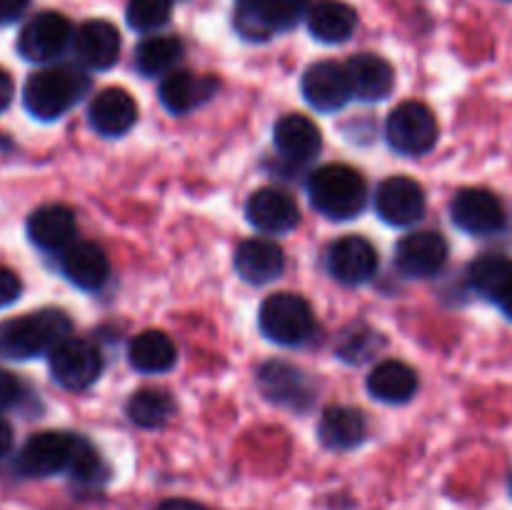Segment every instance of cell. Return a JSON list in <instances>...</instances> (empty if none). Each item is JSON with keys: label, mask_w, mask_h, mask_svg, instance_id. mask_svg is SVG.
<instances>
[{"label": "cell", "mask_w": 512, "mask_h": 510, "mask_svg": "<svg viewBox=\"0 0 512 510\" xmlns=\"http://www.w3.org/2000/svg\"><path fill=\"white\" fill-rule=\"evenodd\" d=\"M303 95L320 113H335L343 108L353 98L345 65L333 63V60L310 65L303 75Z\"/></svg>", "instance_id": "5bb4252c"}, {"label": "cell", "mask_w": 512, "mask_h": 510, "mask_svg": "<svg viewBox=\"0 0 512 510\" xmlns=\"http://www.w3.org/2000/svg\"><path fill=\"white\" fill-rule=\"evenodd\" d=\"M173 13V0H130L125 18L128 25L138 33H150V30L163 28Z\"/></svg>", "instance_id": "1f68e13d"}, {"label": "cell", "mask_w": 512, "mask_h": 510, "mask_svg": "<svg viewBox=\"0 0 512 510\" xmlns=\"http://www.w3.org/2000/svg\"><path fill=\"white\" fill-rule=\"evenodd\" d=\"M388 140L398 153L423 155L438 143V120L418 100L400 103L388 118Z\"/></svg>", "instance_id": "8992f818"}, {"label": "cell", "mask_w": 512, "mask_h": 510, "mask_svg": "<svg viewBox=\"0 0 512 510\" xmlns=\"http://www.w3.org/2000/svg\"><path fill=\"white\" fill-rule=\"evenodd\" d=\"M183 55V43L173 35H153L145 38L135 50V68L145 75V78H158V75L168 73Z\"/></svg>", "instance_id": "f546056e"}, {"label": "cell", "mask_w": 512, "mask_h": 510, "mask_svg": "<svg viewBox=\"0 0 512 510\" xmlns=\"http://www.w3.org/2000/svg\"><path fill=\"white\" fill-rule=\"evenodd\" d=\"M260 388L275 403L293 410H305L313 403V390L305 375L288 363H265L258 373Z\"/></svg>", "instance_id": "44dd1931"}, {"label": "cell", "mask_w": 512, "mask_h": 510, "mask_svg": "<svg viewBox=\"0 0 512 510\" xmlns=\"http://www.w3.org/2000/svg\"><path fill=\"white\" fill-rule=\"evenodd\" d=\"M375 210L390 225H413L425 215V190L418 180L393 175L378 185Z\"/></svg>", "instance_id": "8fae6325"}, {"label": "cell", "mask_w": 512, "mask_h": 510, "mask_svg": "<svg viewBox=\"0 0 512 510\" xmlns=\"http://www.w3.org/2000/svg\"><path fill=\"white\" fill-rule=\"evenodd\" d=\"M75 55L90 70H108L118 63L120 33L108 20H88L73 38Z\"/></svg>", "instance_id": "ac0fdd59"}, {"label": "cell", "mask_w": 512, "mask_h": 510, "mask_svg": "<svg viewBox=\"0 0 512 510\" xmlns=\"http://www.w3.org/2000/svg\"><path fill=\"white\" fill-rule=\"evenodd\" d=\"M60 270L80 290H100L110 275L108 255L88 240H75L60 253Z\"/></svg>", "instance_id": "d6986e66"}, {"label": "cell", "mask_w": 512, "mask_h": 510, "mask_svg": "<svg viewBox=\"0 0 512 510\" xmlns=\"http://www.w3.org/2000/svg\"><path fill=\"white\" fill-rule=\"evenodd\" d=\"M318 435L325 448L330 450H350L360 445L368 435V420L360 410L348 405H330L323 410Z\"/></svg>", "instance_id": "d4e9b609"}, {"label": "cell", "mask_w": 512, "mask_h": 510, "mask_svg": "<svg viewBox=\"0 0 512 510\" xmlns=\"http://www.w3.org/2000/svg\"><path fill=\"white\" fill-rule=\"evenodd\" d=\"M450 213L453 223L470 235H493L505 225L503 203L485 188L460 190L453 198Z\"/></svg>", "instance_id": "7c38bea8"}, {"label": "cell", "mask_w": 512, "mask_h": 510, "mask_svg": "<svg viewBox=\"0 0 512 510\" xmlns=\"http://www.w3.org/2000/svg\"><path fill=\"white\" fill-rule=\"evenodd\" d=\"M315 328L308 300L295 293H275L260 308V330L278 345H298Z\"/></svg>", "instance_id": "277c9868"}, {"label": "cell", "mask_w": 512, "mask_h": 510, "mask_svg": "<svg viewBox=\"0 0 512 510\" xmlns=\"http://www.w3.org/2000/svg\"><path fill=\"white\" fill-rule=\"evenodd\" d=\"M23 293V283L10 268H0V308L15 303Z\"/></svg>", "instance_id": "836d02e7"}, {"label": "cell", "mask_w": 512, "mask_h": 510, "mask_svg": "<svg viewBox=\"0 0 512 510\" xmlns=\"http://www.w3.org/2000/svg\"><path fill=\"white\" fill-rule=\"evenodd\" d=\"M498 303H500V308H503V313L508 315V318L512 320V288L508 290V293L503 295V298L498 300Z\"/></svg>", "instance_id": "ab89813d"}, {"label": "cell", "mask_w": 512, "mask_h": 510, "mask_svg": "<svg viewBox=\"0 0 512 510\" xmlns=\"http://www.w3.org/2000/svg\"><path fill=\"white\" fill-rule=\"evenodd\" d=\"M10 448H13V428H10L8 420L0 415V458L8 455Z\"/></svg>", "instance_id": "74e56055"}, {"label": "cell", "mask_w": 512, "mask_h": 510, "mask_svg": "<svg viewBox=\"0 0 512 510\" xmlns=\"http://www.w3.org/2000/svg\"><path fill=\"white\" fill-rule=\"evenodd\" d=\"M368 390L375 400H383V403H408L418 390V375L400 360H383L368 375Z\"/></svg>", "instance_id": "484cf974"}, {"label": "cell", "mask_w": 512, "mask_h": 510, "mask_svg": "<svg viewBox=\"0 0 512 510\" xmlns=\"http://www.w3.org/2000/svg\"><path fill=\"white\" fill-rule=\"evenodd\" d=\"M218 90V80L213 75H195L188 70L168 73L160 83V100L173 115H185L210 100Z\"/></svg>", "instance_id": "cb8c5ba5"}, {"label": "cell", "mask_w": 512, "mask_h": 510, "mask_svg": "<svg viewBox=\"0 0 512 510\" xmlns=\"http://www.w3.org/2000/svg\"><path fill=\"white\" fill-rule=\"evenodd\" d=\"M68 473L78 483H98V480H103V460L98 458V453H95L88 440L78 438V448H75Z\"/></svg>", "instance_id": "d6a6232c"}, {"label": "cell", "mask_w": 512, "mask_h": 510, "mask_svg": "<svg viewBox=\"0 0 512 510\" xmlns=\"http://www.w3.org/2000/svg\"><path fill=\"white\" fill-rule=\"evenodd\" d=\"M310 203L330 220H350L363 213L368 185L350 165L330 163L315 170L308 180Z\"/></svg>", "instance_id": "3957f363"}, {"label": "cell", "mask_w": 512, "mask_h": 510, "mask_svg": "<svg viewBox=\"0 0 512 510\" xmlns=\"http://www.w3.org/2000/svg\"><path fill=\"white\" fill-rule=\"evenodd\" d=\"M65 338H70V318L63 310H35L0 323V358L30 360L50 355Z\"/></svg>", "instance_id": "6da1fadb"}, {"label": "cell", "mask_w": 512, "mask_h": 510, "mask_svg": "<svg viewBox=\"0 0 512 510\" xmlns=\"http://www.w3.org/2000/svg\"><path fill=\"white\" fill-rule=\"evenodd\" d=\"M78 223L68 205H43L28 218V238L45 253H63L75 243Z\"/></svg>", "instance_id": "9a60e30c"}, {"label": "cell", "mask_w": 512, "mask_h": 510, "mask_svg": "<svg viewBox=\"0 0 512 510\" xmlns=\"http://www.w3.org/2000/svg\"><path fill=\"white\" fill-rule=\"evenodd\" d=\"M235 268L243 275V280L253 285L273 283L283 275L285 255L278 243L268 238H250L243 240L235 250Z\"/></svg>", "instance_id": "603a6c76"}, {"label": "cell", "mask_w": 512, "mask_h": 510, "mask_svg": "<svg viewBox=\"0 0 512 510\" xmlns=\"http://www.w3.org/2000/svg\"><path fill=\"white\" fill-rule=\"evenodd\" d=\"M88 120L95 133L105 138L125 135L138 120V105L133 95L123 88H105L93 98L88 110Z\"/></svg>", "instance_id": "e0dca14e"}, {"label": "cell", "mask_w": 512, "mask_h": 510, "mask_svg": "<svg viewBox=\"0 0 512 510\" xmlns=\"http://www.w3.org/2000/svg\"><path fill=\"white\" fill-rule=\"evenodd\" d=\"M10 100H13V78H10V73H5L0 68V113L8 110Z\"/></svg>", "instance_id": "8d00e7d4"}, {"label": "cell", "mask_w": 512, "mask_h": 510, "mask_svg": "<svg viewBox=\"0 0 512 510\" xmlns=\"http://www.w3.org/2000/svg\"><path fill=\"white\" fill-rule=\"evenodd\" d=\"M158 510H208V508L200 503H193V500H165L163 505H158Z\"/></svg>", "instance_id": "f35d334b"}, {"label": "cell", "mask_w": 512, "mask_h": 510, "mask_svg": "<svg viewBox=\"0 0 512 510\" xmlns=\"http://www.w3.org/2000/svg\"><path fill=\"white\" fill-rule=\"evenodd\" d=\"M348 70L350 88H353L355 98L365 100V103H375V100H385L393 93L395 73L393 65L385 58L375 53H360L345 63Z\"/></svg>", "instance_id": "7402d4cb"}, {"label": "cell", "mask_w": 512, "mask_h": 510, "mask_svg": "<svg viewBox=\"0 0 512 510\" xmlns=\"http://www.w3.org/2000/svg\"><path fill=\"white\" fill-rule=\"evenodd\" d=\"M245 215H248L253 228L270 235L288 233L300 220V210L295 200L278 188L255 190L248 198V205H245Z\"/></svg>", "instance_id": "2e32d148"}, {"label": "cell", "mask_w": 512, "mask_h": 510, "mask_svg": "<svg viewBox=\"0 0 512 510\" xmlns=\"http://www.w3.org/2000/svg\"><path fill=\"white\" fill-rule=\"evenodd\" d=\"M73 25L65 15L45 10L33 15L18 35V53L30 63H53L73 40Z\"/></svg>", "instance_id": "5b68a950"}, {"label": "cell", "mask_w": 512, "mask_h": 510, "mask_svg": "<svg viewBox=\"0 0 512 510\" xmlns=\"http://www.w3.org/2000/svg\"><path fill=\"white\" fill-rule=\"evenodd\" d=\"M128 358L140 373H165L178 363V348L163 330H143L130 340Z\"/></svg>", "instance_id": "83f0119b"}, {"label": "cell", "mask_w": 512, "mask_h": 510, "mask_svg": "<svg viewBox=\"0 0 512 510\" xmlns=\"http://www.w3.org/2000/svg\"><path fill=\"white\" fill-rule=\"evenodd\" d=\"M468 280L485 298L500 300L512 288V260L505 255H480L470 263Z\"/></svg>", "instance_id": "f1b7e54d"}, {"label": "cell", "mask_w": 512, "mask_h": 510, "mask_svg": "<svg viewBox=\"0 0 512 510\" xmlns=\"http://www.w3.org/2000/svg\"><path fill=\"white\" fill-rule=\"evenodd\" d=\"M358 13L340 0H318L308 10V28L320 43H343L353 35Z\"/></svg>", "instance_id": "4316f807"}, {"label": "cell", "mask_w": 512, "mask_h": 510, "mask_svg": "<svg viewBox=\"0 0 512 510\" xmlns=\"http://www.w3.org/2000/svg\"><path fill=\"white\" fill-rule=\"evenodd\" d=\"M78 438L58 430H45L28 438V443L20 448L18 470L30 478H48V475L63 473L73 463Z\"/></svg>", "instance_id": "ba28073f"}, {"label": "cell", "mask_w": 512, "mask_h": 510, "mask_svg": "<svg viewBox=\"0 0 512 510\" xmlns=\"http://www.w3.org/2000/svg\"><path fill=\"white\" fill-rule=\"evenodd\" d=\"M20 393H23V388H20V380L15 378L13 373H8V370L0 368V410L13 408V405L20 400Z\"/></svg>", "instance_id": "e575fe53"}, {"label": "cell", "mask_w": 512, "mask_h": 510, "mask_svg": "<svg viewBox=\"0 0 512 510\" xmlns=\"http://www.w3.org/2000/svg\"><path fill=\"white\" fill-rule=\"evenodd\" d=\"M510 495H512V475H510Z\"/></svg>", "instance_id": "60d3db41"}, {"label": "cell", "mask_w": 512, "mask_h": 510, "mask_svg": "<svg viewBox=\"0 0 512 510\" xmlns=\"http://www.w3.org/2000/svg\"><path fill=\"white\" fill-rule=\"evenodd\" d=\"M448 260V243L435 230H418L405 235L395 248V268L405 278H433Z\"/></svg>", "instance_id": "30bf717a"}, {"label": "cell", "mask_w": 512, "mask_h": 510, "mask_svg": "<svg viewBox=\"0 0 512 510\" xmlns=\"http://www.w3.org/2000/svg\"><path fill=\"white\" fill-rule=\"evenodd\" d=\"M103 355L90 340L65 338L50 353V373L65 390H85L100 378Z\"/></svg>", "instance_id": "52a82bcc"}, {"label": "cell", "mask_w": 512, "mask_h": 510, "mask_svg": "<svg viewBox=\"0 0 512 510\" xmlns=\"http://www.w3.org/2000/svg\"><path fill=\"white\" fill-rule=\"evenodd\" d=\"M328 270L338 283L363 285L378 270V250L363 235H345L330 245Z\"/></svg>", "instance_id": "4fadbf2b"}, {"label": "cell", "mask_w": 512, "mask_h": 510, "mask_svg": "<svg viewBox=\"0 0 512 510\" xmlns=\"http://www.w3.org/2000/svg\"><path fill=\"white\" fill-rule=\"evenodd\" d=\"M30 0H0V28L10 23H18L28 10Z\"/></svg>", "instance_id": "d590c367"}, {"label": "cell", "mask_w": 512, "mask_h": 510, "mask_svg": "<svg viewBox=\"0 0 512 510\" xmlns=\"http://www.w3.org/2000/svg\"><path fill=\"white\" fill-rule=\"evenodd\" d=\"M90 88V78L73 65H50L25 80L23 105L33 118L58 120Z\"/></svg>", "instance_id": "7a4b0ae2"}, {"label": "cell", "mask_w": 512, "mask_h": 510, "mask_svg": "<svg viewBox=\"0 0 512 510\" xmlns=\"http://www.w3.org/2000/svg\"><path fill=\"white\" fill-rule=\"evenodd\" d=\"M310 0H255L240 5L235 25L250 40H265L273 33L288 30L308 13Z\"/></svg>", "instance_id": "9c48e42d"}, {"label": "cell", "mask_w": 512, "mask_h": 510, "mask_svg": "<svg viewBox=\"0 0 512 510\" xmlns=\"http://www.w3.org/2000/svg\"><path fill=\"white\" fill-rule=\"evenodd\" d=\"M273 140L275 148L283 158L293 160V163H305V160H313L315 155L323 148V135L320 128L308 118V115L300 113H288L275 123L273 128Z\"/></svg>", "instance_id": "ffe728a7"}, {"label": "cell", "mask_w": 512, "mask_h": 510, "mask_svg": "<svg viewBox=\"0 0 512 510\" xmlns=\"http://www.w3.org/2000/svg\"><path fill=\"white\" fill-rule=\"evenodd\" d=\"M175 403L168 390L143 388L130 395L128 400V418L140 428H160L173 415Z\"/></svg>", "instance_id": "4dcf8cb0"}]
</instances>
